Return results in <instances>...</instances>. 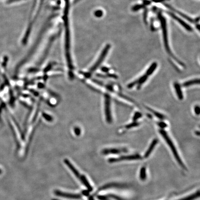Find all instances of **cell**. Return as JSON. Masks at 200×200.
Returning a JSON list of instances; mask_svg holds the SVG:
<instances>
[{"label": "cell", "instance_id": "obj_27", "mask_svg": "<svg viewBox=\"0 0 200 200\" xmlns=\"http://www.w3.org/2000/svg\"><path fill=\"white\" fill-rule=\"evenodd\" d=\"M107 77L108 78H112L115 79H118V77L117 75H116V74H107Z\"/></svg>", "mask_w": 200, "mask_h": 200}, {"label": "cell", "instance_id": "obj_3", "mask_svg": "<svg viewBox=\"0 0 200 200\" xmlns=\"http://www.w3.org/2000/svg\"><path fill=\"white\" fill-rule=\"evenodd\" d=\"M110 47L111 46L110 45H107L105 47L104 49L103 50V51L102 52L101 54L100 55V57L98 58L97 61L95 62V64L93 65V66L90 69V73H89L90 75H91L92 73L94 72L95 70L99 67L100 65L103 62V60H104L105 58H106L107 54H108V52H109V50H110Z\"/></svg>", "mask_w": 200, "mask_h": 200}, {"label": "cell", "instance_id": "obj_24", "mask_svg": "<svg viewBox=\"0 0 200 200\" xmlns=\"http://www.w3.org/2000/svg\"><path fill=\"white\" fill-rule=\"evenodd\" d=\"M158 126L161 128V129H165V128H166L167 126V124L163 122H158Z\"/></svg>", "mask_w": 200, "mask_h": 200}, {"label": "cell", "instance_id": "obj_12", "mask_svg": "<svg viewBox=\"0 0 200 200\" xmlns=\"http://www.w3.org/2000/svg\"><path fill=\"white\" fill-rule=\"evenodd\" d=\"M174 87L178 98L179 100H182L183 98V95L180 84L178 82H175L174 83Z\"/></svg>", "mask_w": 200, "mask_h": 200}, {"label": "cell", "instance_id": "obj_31", "mask_svg": "<svg viewBox=\"0 0 200 200\" xmlns=\"http://www.w3.org/2000/svg\"><path fill=\"white\" fill-rule=\"evenodd\" d=\"M163 1V0H153V1L156 2H161Z\"/></svg>", "mask_w": 200, "mask_h": 200}, {"label": "cell", "instance_id": "obj_20", "mask_svg": "<svg viewBox=\"0 0 200 200\" xmlns=\"http://www.w3.org/2000/svg\"><path fill=\"white\" fill-rule=\"evenodd\" d=\"M140 123L138 122H133L131 123L128 124L126 125V126H125L126 128V129H130V128H134V127H137V126H139Z\"/></svg>", "mask_w": 200, "mask_h": 200}, {"label": "cell", "instance_id": "obj_14", "mask_svg": "<svg viewBox=\"0 0 200 200\" xmlns=\"http://www.w3.org/2000/svg\"><path fill=\"white\" fill-rule=\"evenodd\" d=\"M148 77V76H147L146 74H145V75L141 76V77H140L139 78L137 79V80L138 82V85L137 87V90H140L142 84H144V83L146 82V81L147 80Z\"/></svg>", "mask_w": 200, "mask_h": 200}, {"label": "cell", "instance_id": "obj_19", "mask_svg": "<svg viewBox=\"0 0 200 200\" xmlns=\"http://www.w3.org/2000/svg\"><path fill=\"white\" fill-rule=\"evenodd\" d=\"M139 178L141 180L145 181L146 179V168L145 166L140 169L139 171Z\"/></svg>", "mask_w": 200, "mask_h": 200}, {"label": "cell", "instance_id": "obj_7", "mask_svg": "<svg viewBox=\"0 0 200 200\" xmlns=\"http://www.w3.org/2000/svg\"><path fill=\"white\" fill-rule=\"evenodd\" d=\"M127 150L126 148L105 149L102 151V154L104 155L119 154L123 153H126Z\"/></svg>", "mask_w": 200, "mask_h": 200}, {"label": "cell", "instance_id": "obj_6", "mask_svg": "<svg viewBox=\"0 0 200 200\" xmlns=\"http://www.w3.org/2000/svg\"><path fill=\"white\" fill-rule=\"evenodd\" d=\"M54 194L57 196L68 198V199H79L81 198V195L80 194L65 192L61 191L58 190H55Z\"/></svg>", "mask_w": 200, "mask_h": 200}, {"label": "cell", "instance_id": "obj_9", "mask_svg": "<svg viewBox=\"0 0 200 200\" xmlns=\"http://www.w3.org/2000/svg\"><path fill=\"white\" fill-rule=\"evenodd\" d=\"M64 162H65V164L72 171L74 175L78 178L80 181H81L83 175H81V174L79 172L78 170L75 167V166H74L71 164V162L69 160H68L67 159H65L64 160Z\"/></svg>", "mask_w": 200, "mask_h": 200}, {"label": "cell", "instance_id": "obj_13", "mask_svg": "<svg viewBox=\"0 0 200 200\" xmlns=\"http://www.w3.org/2000/svg\"><path fill=\"white\" fill-rule=\"evenodd\" d=\"M165 6H166V7H167V8H168L169 9H170V10H171V11H173L175 12V13L178 14L179 15L182 16L183 18H184V19L187 20V21H189V22H194L193 20L191 18H190V17H189V16L185 15L184 14L180 12L179 11L177 10L174 9L173 7H171V6H170V5H167V4H165Z\"/></svg>", "mask_w": 200, "mask_h": 200}, {"label": "cell", "instance_id": "obj_30", "mask_svg": "<svg viewBox=\"0 0 200 200\" xmlns=\"http://www.w3.org/2000/svg\"><path fill=\"white\" fill-rule=\"evenodd\" d=\"M102 12L101 11H98L96 12V14H95V15L97 16H99V17H100V16H101L102 15Z\"/></svg>", "mask_w": 200, "mask_h": 200}, {"label": "cell", "instance_id": "obj_1", "mask_svg": "<svg viewBox=\"0 0 200 200\" xmlns=\"http://www.w3.org/2000/svg\"><path fill=\"white\" fill-rule=\"evenodd\" d=\"M159 132L160 135L164 138L165 141L166 142L169 147L170 148L171 152H172V154H173V155H174V157H175V159H176V161H177L178 164L183 169L187 170L186 166L183 164V162H182V160L181 158L173 141H172L171 138H170L169 136L168 135L167 133L164 129H160Z\"/></svg>", "mask_w": 200, "mask_h": 200}, {"label": "cell", "instance_id": "obj_2", "mask_svg": "<svg viewBox=\"0 0 200 200\" xmlns=\"http://www.w3.org/2000/svg\"><path fill=\"white\" fill-rule=\"evenodd\" d=\"M158 17H159V20H160V22H161V27H162V31H163V39H164V44H165V46L166 48V50L168 54L171 56L176 62H178L180 65L181 66H184L185 65L181 62L179 60H178L174 55H173L172 53H171V50L170 48L169 45L168 43V34L167 30V26L166 22V20L165 19V17L162 15L161 14H158Z\"/></svg>", "mask_w": 200, "mask_h": 200}, {"label": "cell", "instance_id": "obj_25", "mask_svg": "<svg viewBox=\"0 0 200 200\" xmlns=\"http://www.w3.org/2000/svg\"><path fill=\"white\" fill-rule=\"evenodd\" d=\"M97 198L99 200H110L109 197H107L106 195H98L97 196Z\"/></svg>", "mask_w": 200, "mask_h": 200}, {"label": "cell", "instance_id": "obj_15", "mask_svg": "<svg viewBox=\"0 0 200 200\" xmlns=\"http://www.w3.org/2000/svg\"><path fill=\"white\" fill-rule=\"evenodd\" d=\"M158 66V64L156 62H154L151 66H150L149 68L146 71V74L147 76H151L156 69Z\"/></svg>", "mask_w": 200, "mask_h": 200}, {"label": "cell", "instance_id": "obj_29", "mask_svg": "<svg viewBox=\"0 0 200 200\" xmlns=\"http://www.w3.org/2000/svg\"><path fill=\"white\" fill-rule=\"evenodd\" d=\"M102 70L103 72H105V73H108L110 71V69L106 67H103L102 68Z\"/></svg>", "mask_w": 200, "mask_h": 200}, {"label": "cell", "instance_id": "obj_17", "mask_svg": "<svg viewBox=\"0 0 200 200\" xmlns=\"http://www.w3.org/2000/svg\"><path fill=\"white\" fill-rule=\"evenodd\" d=\"M199 196H200V191L199 190H198L194 194H192L187 197L181 198V199L178 200H194L196 198L199 197Z\"/></svg>", "mask_w": 200, "mask_h": 200}, {"label": "cell", "instance_id": "obj_32", "mask_svg": "<svg viewBox=\"0 0 200 200\" xmlns=\"http://www.w3.org/2000/svg\"><path fill=\"white\" fill-rule=\"evenodd\" d=\"M195 134L199 136V135H200V132H199V131H196V132H195Z\"/></svg>", "mask_w": 200, "mask_h": 200}, {"label": "cell", "instance_id": "obj_8", "mask_svg": "<svg viewBox=\"0 0 200 200\" xmlns=\"http://www.w3.org/2000/svg\"><path fill=\"white\" fill-rule=\"evenodd\" d=\"M167 13L170 16H171L172 18H173V19L176 20L186 30L189 31H192V29L191 27H190L188 24L186 23L184 21L180 19L179 17H178L177 15H175V14L172 13V12H168Z\"/></svg>", "mask_w": 200, "mask_h": 200}, {"label": "cell", "instance_id": "obj_26", "mask_svg": "<svg viewBox=\"0 0 200 200\" xmlns=\"http://www.w3.org/2000/svg\"><path fill=\"white\" fill-rule=\"evenodd\" d=\"M194 113L196 115H198L200 114V107L198 105H196L194 107Z\"/></svg>", "mask_w": 200, "mask_h": 200}, {"label": "cell", "instance_id": "obj_11", "mask_svg": "<svg viewBox=\"0 0 200 200\" xmlns=\"http://www.w3.org/2000/svg\"><path fill=\"white\" fill-rule=\"evenodd\" d=\"M158 139H157V138H155V139H154V140H153L152 143H151L150 145L148 148L147 150V151H146L145 155H144V158H148L149 157V156L150 155L151 153H152V152L154 151L155 147L156 146V145H157L158 143Z\"/></svg>", "mask_w": 200, "mask_h": 200}, {"label": "cell", "instance_id": "obj_4", "mask_svg": "<svg viewBox=\"0 0 200 200\" xmlns=\"http://www.w3.org/2000/svg\"><path fill=\"white\" fill-rule=\"evenodd\" d=\"M142 157L138 154L122 156L119 158H110L109 159V162L110 163H114V162H120L122 161H132V160H141Z\"/></svg>", "mask_w": 200, "mask_h": 200}, {"label": "cell", "instance_id": "obj_28", "mask_svg": "<svg viewBox=\"0 0 200 200\" xmlns=\"http://www.w3.org/2000/svg\"><path fill=\"white\" fill-rule=\"evenodd\" d=\"M142 7V6L141 5H136V6H134L133 8V10L134 11L138 10L141 9Z\"/></svg>", "mask_w": 200, "mask_h": 200}, {"label": "cell", "instance_id": "obj_21", "mask_svg": "<svg viewBox=\"0 0 200 200\" xmlns=\"http://www.w3.org/2000/svg\"><path fill=\"white\" fill-rule=\"evenodd\" d=\"M141 117H142V114L139 112H136L134 114L132 120H133L134 122H137V120L139 118H141Z\"/></svg>", "mask_w": 200, "mask_h": 200}, {"label": "cell", "instance_id": "obj_16", "mask_svg": "<svg viewBox=\"0 0 200 200\" xmlns=\"http://www.w3.org/2000/svg\"><path fill=\"white\" fill-rule=\"evenodd\" d=\"M200 82L199 79H194L190 80L183 82L182 84V86L184 87H190L192 85H195V84H199Z\"/></svg>", "mask_w": 200, "mask_h": 200}, {"label": "cell", "instance_id": "obj_22", "mask_svg": "<svg viewBox=\"0 0 200 200\" xmlns=\"http://www.w3.org/2000/svg\"><path fill=\"white\" fill-rule=\"evenodd\" d=\"M107 197L112 198L113 199H115V200H124L122 197H119L117 195L113 194H109L107 195Z\"/></svg>", "mask_w": 200, "mask_h": 200}, {"label": "cell", "instance_id": "obj_10", "mask_svg": "<svg viewBox=\"0 0 200 200\" xmlns=\"http://www.w3.org/2000/svg\"><path fill=\"white\" fill-rule=\"evenodd\" d=\"M124 187L125 185H123V184L115 183V182H111V183H107V184L102 186L101 187H100L96 192H98L100 191L103 190H107V189H110V188H123Z\"/></svg>", "mask_w": 200, "mask_h": 200}, {"label": "cell", "instance_id": "obj_23", "mask_svg": "<svg viewBox=\"0 0 200 200\" xmlns=\"http://www.w3.org/2000/svg\"><path fill=\"white\" fill-rule=\"evenodd\" d=\"M137 80H136L134 81L129 83V84L127 85V88H128V89H132L133 87H134L135 86L137 85Z\"/></svg>", "mask_w": 200, "mask_h": 200}, {"label": "cell", "instance_id": "obj_5", "mask_svg": "<svg viewBox=\"0 0 200 200\" xmlns=\"http://www.w3.org/2000/svg\"><path fill=\"white\" fill-rule=\"evenodd\" d=\"M105 114L107 123L111 124L112 122L111 111V97L109 94H105Z\"/></svg>", "mask_w": 200, "mask_h": 200}, {"label": "cell", "instance_id": "obj_18", "mask_svg": "<svg viewBox=\"0 0 200 200\" xmlns=\"http://www.w3.org/2000/svg\"><path fill=\"white\" fill-rule=\"evenodd\" d=\"M146 108L147 110H148L149 111L152 113H153V114L156 116V117H157L158 118L160 119V120H164V119H165L166 117H165V116L164 114H162L154 110L153 109L149 108V107H146Z\"/></svg>", "mask_w": 200, "mask_h": 200}]
</instances>
